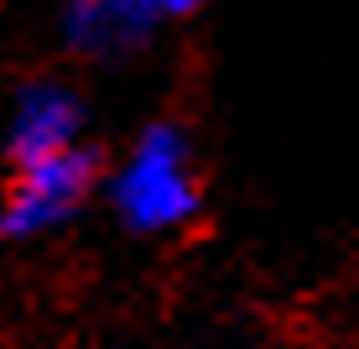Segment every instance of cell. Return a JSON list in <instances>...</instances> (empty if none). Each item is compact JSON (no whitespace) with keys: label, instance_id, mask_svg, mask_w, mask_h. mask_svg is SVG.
Returning <instances> with one entry per match:
<instances>
[{"label":"cell","instance_id":"1","mask_svg":"<svg viewBox=\"0 0 359 349\" xmlns=\"http://www.w3.org/2000/svg\"><path fill=\"white\" fill-rule=\"evenodd\" d=\"M109 209L130 235H177L203 214L198 152L177 120H156L130 141L109 172Z\"/></svg>","mask_w":359,"mask_h":349},{"label":"cell","instance_id":"2","mask_svg":"<svg viewBox=\"0 0 359 349\" xmlns=\"http://www.w3.org/2000/svg\"><path fill=\"white\" fill-rule=\"evenodd\" d=\"M99 178H104V157L89 141L11 162V178L0 188V240L27 245L63 230L68 219H79V209L89 204Z\"/></svg>","mask_w":359,"mask_h":349},{"label":"cell","instance_id":"3","mask_svg":"<svg viewBox=\"0 0 359 349\" xmlns=\"http://www.w3.org/2000/svg\"><path fill=\"white\" fill-rule=\"evenodd\" d=\"M89 141V105L63 79H32L21 84L6 115V162L47 157L63 146Z\"/></svg>","mask_w":359,"mask_h":349},{"label":"cell","instance_id":"4","mask_svg":"<svg viewBox=\"0 0 359 349\" xmlns=\"http://www.w3.org/2000/svg\"><path fill=\"white\" fill-rule=\"evenodd\" d=\"M57 27H63V47L83 63H126L146 53L151 37L162 32L141 0H63Z\"/></svg>","mask_w":359,"mask_h":349},{"label":"cell","instance_id":"5","mask_svg":"<svg viewBox=\"0 0 359 349\" xmlns=\"http://www.w3.org/2000/svg\"><path fill=\"white\" fill-rule=\"evenodd\" d=\"M146 11H151L156 27H177V21H193L198 11L208 6V0H141Z\"/></svg>","mask_w":359,"mask_h":349}]
</instances>
